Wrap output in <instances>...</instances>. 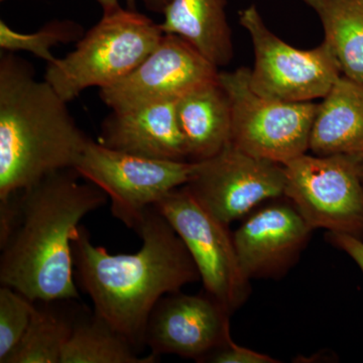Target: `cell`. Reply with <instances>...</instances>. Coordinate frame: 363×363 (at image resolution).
<instances>
[{
    "label": "cell",
    "instance_id": "d4e9b609",
    "mask_svg": "<svg viewBox=\"0 0 363 363\" xmlns=\"http://www.w3.org/2000/svg\"><path fill=\"white\" fill-rule=\"evenodd\" d=\"M172 0H143L145 6L152 13H164V9L168 6ZM128 9H135V0H126Z\"/></svg>",
    "mask_w": 363,
    "mask_h": 363
},
{
    "label": "cell",
    "instance_id": "ac0fdd59",
    "mask_svg": "<svg viewBox=\"0 0 363 363\" xmlns=\"http://www.w3.org/2000/svg\"><path fill=\"white\" fill-rule=\"evenodd\" d=\"M160 357L150 352L140 357L135 345L93 310L82 308L61 363H155Z\"/></svg>",
    "mask_w": 363,
    "mask_h": 363
},
{
    "label": "cell",
    "instance_id": "ffe728a7",
    "mask_svg": "<svg viewBox=\"0 0 363 363\" xmlns=\"http://www.w3.org/2000/svg\"><path fill=\"white\" fill-rule=\"evenodd\" d=\"M315 11L342 75L363 83V0H303Z\"/></svg>",
    "mask_w": 363,
    "mask_h": 363
},
{
    "label": "cell",
    "instance_id": "5bb4252c",
    "mask_svg": "<svg viewBox=\"0 0 363 363\" xmlns=\"http://www.w3.org/2000/svg\"><path fill=\"white\" fill-rule=\"evenodd\" d=\"M176 102L111 111L101 124L98 143L135 156L190 162L177 118Z\"/></svg>",
    "mask_w": 363,
    "mask_h": 363
},
{
    "label": "cell",
    "instance_id": "8992f818",
    "mask_svg": "<svg viewBox=\"0 0 363 363\" xmlns=\"http://www.w3.org/2000/svg\"><path fill=\"white\" fill-rule=\"evenodd\" d=\"M238 20L252 40L255 63L250 79L257 94L281 101L312 102L322 99L342 75L327 43L311 50L292 47L267 28L255 4L240 11Z\"/></svg>",
    "mask_w": 363,
    "mask_h": 363
},
{
    "label": "cell",
    "instance_id": "7c38bea8",
    "mask_svg": "<svg viewBox=\"0 0 363 363\" xmlns=\"http://www.w3.org/2000/svg\"><path fill=\"white\" fill-rule=\"evenodd\" d=\"M230 316L224 306L206 292L168 294L150 313L145 345L157 357L176 354L206 362L230 336Z\"/></svg>",
    "mask_w": 363,
    "mask_h": 363
},
{
    "label": "cell",
    "instance_id": "8fae6325",
    "mask_svg": "<svg viewBox=\"0 0 363 363\" xmlns=\"http://www.w3.org/2000/svg\"><path fill=\"white\" fill-rule=\"evenodd\" d=\"M218 69L179 35L164 33L156 49L135 70L100 89L99 96L111 111L177 101L218 80Z\"/></svg>",
    "mask_w": 363,
    "mask_h": 363
},
{
    "label": "cell",
    "instance_id": "4fadbf2b",
    "mask_svg": "<svg viewBox=\"0 0 363 363\" xmlns=\"http://www.w3.org/2000/svg\"><path fill=\"white\" fill-rule=\"evenodd\" d=\"M245 218L233 235L250 281L281 278L297 264L314 231L289 199L257 208Z\"/></svg>",
    "mask_w": 363,
    "mask_h": 363
},
{
    "label": "cell",
    "instance_id": "d6986e66",
    "mask_svg": "<svg viewBox=\"0 0 363 363\" xmlns=\"http://www.w3.org/2000/svg\"><path fill=\"white\" fill-rule=\"evenodd\" d=\"M67 300L37 301L32 321L4 363H61L81 308L69 309Z\"/></svg>",
    "mask_w": 363,
    "mask_h": 363
},
{
    "label": "cell",
    "instance_id": "ba28073f",
    "mask_svg": "<svg viewBox=\"0 0 363 363\" xmlns=\"http://www.w3.org/2000/svg\"><path fill=\"white\" fill-rule=\"evenodd\" d=\"M196 162L135 156L88 140L74 169L106 193L111 212L133 229L143 212L190 181Z\"/></svg>",
    "mask_w": 363,
    "mask_h": 363
},
{
    "label": "cell",
    "instance_id": "52a82bcc",
    "mask_svg": "<svg viewBox=\"0 0 363 363\" xmlns=\"http://www.w3.org/2000/svg\"><path fill=\"white\" fill-rule=\"evenodd\" d=\"M362 162L304 154L284 164L285 195L313 229L363 240Z\"/></svg>",
    "mask_w": 363,
    "mask_h": 363
},
{
    "label": "cell",
    "instance_id": "7a4b0ae2",
    "mask_svg": "<svg viewBox=\"0 0 363 363\" xmlns=\"http://www.w3.org/2000/svg\"><path fill=\"white\" fill-rule=\"evenodd\" d=\"M133 230L143 240L138 252L111 255L93 245L82 225L72 248L76 283L94 312L138 350L157 303L201 279L185 243L156 206L143 212Z\"/></svg>",
    "mask_w": 363,
    "mask_h": 363
},
{
    "label": "cell",
    "instance_id": "9a60e30c",
    "mask_svg": "<svg viewBox=\"0 0 363 363\" xmlns=\"http://www.w3.org/2000/svg\"><path fill=\"white\" fill-rule=\"evenodd\" d=\"M309 150L317 156L342 155L363 162V83L341 75L322 98Z\"/></svg>",
    "mask_w": 363,
    "mask_h": 363
},
{
    "label": "cell",
    "instance_id": "277c9868",
    "mask_svg": "<svg viewBox=\"0 0 363 363\" xmlns=\"http://www.w3.org/2000/svg\"><path fill=\"white\" fill-rule=\"evenodd\" d=\"M162 35L160 23L135 9L119 7L104 13L73 51L47 64L44 79L69 104L88 88L102 89L126 77Z\"/></svg>",
    "mask_w": 363,
    "mask_h": 363
},
{
    "label": "cell",
    "instance_id": "2e32d148",
    "mask_svg": "<svg viewBox=\"0 0 363 363\" xmlns=\"http://www.w3.org/2000/svg\"><path fill=\"white\" fill-rule=\"evenodd\" d=\"M176 112L189 161L210 159L230 143V104L219 79L177 100Z\"/></svg>",
    "mask_w": 363,
    "mask_h": 363
},
{
    "label": "cell",
    "instance_id": "44dd1931",
    "mask_svg": "<svg viewBox=\"0 0 363 363\" xmlns=\"http://www.w3.org/2000/svg\"><path fill=\"white\" fill-rule=\"evenodd\" d=\"M82 26L73 21L55 20L45 23L35 33H23L13 30L6 21H0V48L2 52H28L47 64L56 57L52 54V47L69 43H77L84 35Z\"/></svg>",
    "mask_w": 363,
    "mask_h": 363
},
{
    "label": "cell",
    "instance_id": "3957f363",
    "mask_svg": "<svg viewBox=\"0 0 363 363\" xmlns=\"http://www.w3.org/2000/svg\"><path fill=\"white\" fill-rule=\"evenodd\" d=\"M66 102L33 66L0 56V202L45 177L74 169L89 138Z\"/></svg>",
    "mask_w": 363,
    "mask_h": 363
},
{
    "label": "cell",
    "instance_id": "7402d4cb",
    "mask_svg": "<svg viewBox=\"0 0 363 363\" xmlns=\"http://www.w3.org/2000/svg\"><path fill=\"white\" fill-rule=\"evenodd\" d=\"M35 302L11 286L0 288V363H4L23 337Z\"/></svg>",
    "mask_w": 363,
    "mask_h": 363
},
{
    "label": "cell",
    "instance_id": "30bf717a",
    "mask_svg": "<svg viewBox=\"0 0 363 363\" xmlns=\"http://www.w3.org/2000/svg\"><path fill=\"white\" fill-rule=\"evenodd\" d=\"M185 186L210 213L230 225L262 203L284 197L285 169L229 143L214 157L196 162L194 173Z\"/></svg>",
    "mask_w": 363,
    "mask_h": 363
},
{
    "label": "cell",
    "instance_id": "5b68a950",
    "mask_svg": "<svg viewBox=\"0 0 363 363\" xmlns=\"http://www.w3.org/2000/svg\"><path fill=\"white\" fill-rule=\"evenodd\" d=\"M250 69L219 72L231 109L230 143L238 149L285 164L309 150L317 104L286 102L257 94Z\"/></svg>",
    "mask_w": 363,
    "mask_h": 363
},
{
    "label": "cell",
    "instance_id": "e0dca14e",
    "mask_svg": "<svg viewBox=\"0 0 363 363\" xmlns=\"http://www.w3.org/2000/svg\"><path fill=\"white\" fill-rule=\"evenodd\" d=\"M226 6L227 0H172L160 26L164 33L179 35L220 68L228 65L234 55Z\"/></svg>",
    "mask_w": 363,
    "mask_h": 363
},
{
    "label": "cell",
    "instance_id": "4316f807",
    "mask_svg": "<svg viewBox=\"0 0 363 363\" xmlns=\"http://www.w3.org/2000/svg\"><path fill=\"white\" fill-rule=\"evenodd\" d=\"M362 182H363V162H362Z\"/></svg>",
    "mask_w": 363,
    "mask_h": 363
},
{
    "label": "cell",
    "instance_id": "484cf974",
    "mask_svg": "<svg viewBox=\"0 0 363 363\" xmlns=\"http://www.w3.org/2000/svg\"><path fill=\"white\" fill-rule=\"evenodd\" d=\"M100 6H101L104 13H111V11H116L119 9L121 4H119V0H95Z\"/></svg>",
    "mask_w": 363,
    "mask_h": 363
},
{
    "label": "cell",
    "instance_id": "6da1fadb",
    "mask_svg": "<svg viewBox=\"0 0 363 363\" xmlns=\"http://www.w3.org/2000/svg\"><path fill=\"white\" fill-rule=\"evenodd\" d=\"M74 169L0 202V283L32 301L77 300L72 241L108 196Z\"/></svg>",
    "mask_w": 363,
    "mask_h": 363
},
{
    "label": "cell",
    "instance_id": "603a6c76",
    "mask_svg": "<svg viewBox=\"0 0 363 363\" xmlns=\"http://www.w3.org/2000/svg\"><path fill=\"white\" fill-rule=\"evenodd\" d=\"M206 362L213 363H279L264 353L257 352L250 348L238 345L233 340L231 336L226 339L225 342L215 350Z\"/></svg>",
    "mask_w": 363,
    "mask_h": 363
},
{
    "label": "cell",
    "instance_id": "83f0119b",
    "mask_svg": "<svg viewBox=\"0 0 363 363\" xmlns=\"http://www.w3.org/2000/svg\"><path fill=\"white\" fill-rule=\"evenodd\" d=\"M1 1H4V0H1Z\"/></svg>",
    "mask_w": 363,
    "mask_h": 363
},
{
    "label": "cell",
    "instance_id": "cb8c5ba5",
    "mask_svg": "<svg viewBox=\"0 0 363 363\" xmlns=\"http://www.w3.org/2000/svg\"><path fill=\"white\" fill-rule=\"evenodd\" d=\"M326 240L334 247L342 250L354 260L363 274V240L347 234L328 233L325 235Z\"/></svg>",
    "mask_w": 363,
    "mask_h": 363
},
{
    "label": "cell",
    "instance_id": "9c48e42d",
    "mask_svg": "<svg viewBox=\"0 0 363 363\" xmlns=\"http://www.w3.org/2000/svg\"><path fill=\"white\" fill-rule=\"evenodd\" d=\"M156 207L185 243L205 292L233 314L250 297V281L241 269L229 225L210 213L187 186L169 192Z\"/></svg>",
    "mask_w": 363,
    "mask_h": 363
}]
</instances>
